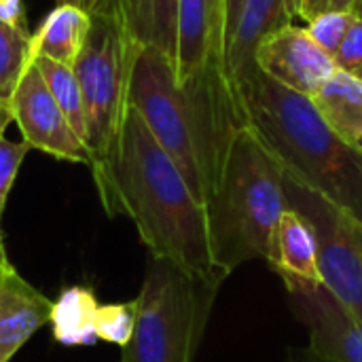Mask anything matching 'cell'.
<instances>
[{
  "instance_id": "cell-18",
  "label": "cell",
  "mask_w": 362,
  "mask_h": 362,
  "mask_svg": "<svg viewBox=\"0 0 362 362\" xmlns=\"http://www.w3.org/2000/svg\"><path fill=\"white\" fill-rule=\"evenodd\" d=\"M100 303L85 286L66 288L53 303L51 327L53 335L64 346H89L95 337V318Z\"/></svg>"
},
{
  "instance_id": "cell-21",
  "label": "cell",
  "mask_w": 362,
  "mask_h": 362,
  "mask_svg": "<svg viewBox=\"0 0 362 362\" xmlns=\"http://www.w3.org/2000/svg\"><path fill=\"white\" fill-rule=\"evenodd\" d=\"M136 322V299L129 303L100 305L95 318V337L123 348L134 331Z\"/></svg>"
},
{
  "instance_id": "cell-13",
  "label": "cell",
  "mask_w": 362,
  "mask_h": 362,
  "mask_svg": "<svg viewBox=\"0 0 362 362\" xmlns=\"http://www.w3.org/2000/svg\"><path fill=\"white\" fill-rule=\"evenodd\" d=\"M267 263L284 284H320L314 229L310 221L291 206L274 229Z\"/></svg>"
},
{
  "instance_id": "cell-24",
  "label": "cell",
  "mask_w": 362,
  "mask_h": 362,
  "mask_svg": "<svg viewBox=\"0 0 362 362\" xmlns=\"http://www.w3.org/2000/svg\"><path fill=\"white\" fill-rule=\"evenodd\" d=\"M335 68L344 72H356L362 66V8H354V19L348 28L344 42L339 45L337 53L333 55Z\"/></svg>"
},
{
  "instance_id": "cell-33",
  "label": "cell",
  "mask_w": 362,
  "mask_h": 362,
  "mask_svg": "<svg viewBox=\"0 0 362 362\" xmlns=\"http://www.w3.org/2000/svg\"><path fill=\"white\" fill-rule=\"evenodd\" d=\"M356 6H361L362 8V0H358V4H356Z\"/></svg>"
},
{
  "instance_id": "cell-28",
  "label": "cell",
  "mask_w": 362,
  "mask_h": 362,
  "mask_svg": "<svg viewBox=\"0 0 362 362\" xmlns=\"http://www.w3.org/2000/svg\"><path fill=\"white\" fill-rule=\"evenodd\" d=\"M358 0H327V11H354Z\"/></svg>"
},
{
  "instance_id": "cell-29",
  "label": "cell",
  "mask_w": 362,
  "mask_h": 362,
  "mask_svg": "<svg viewBox=\"0 0 362 362\" xmlns=\"http://www.w3.org/2000/svg\"><path fill=\"white\" fill-rule=\"evenodd\" d=\"M55 2H57V6H62V4H70V6H76V8L87 11V6H89V2H91V0H55Z\"/></svg>"
},
{
  "instance_id": "cell-26",
  "label": "cell",
  "mask_w": 362,
  "mask_h": 362,
  "mask_svg": "<svg viewBox=\"0 0 362 362\" xmlns=\"http://www.w3.org/2000/svg\"><path fill=\"white\" fill-rule=\"evenodd\" d=\"M327 11V0H301V13L299 17L303 21H310L312 17L320 15Z\"/></svg>"
},
{
  "instance_id": "cell-16",
  "label": "cell",
  "mask_w": 362,
  "mask_h": 362,
  "mask_svg": "<svg viewBox=\"0 0 362 362\" xmlns=\"http://www.w3.org/2000/svg\"><path fill=\"white\" fill-rule=\"evenodd\" d=\"M129 36L138 47H153L176 62L178 0H121Z\"/></svg>"
},
{
  "instance_id": "cell-12",
  "label": "cell",
  "mask_w": 362,
  "mask_h": 362,
  "mask_svg": "<svg viewBox=\"0 0 362 362\" xmlns=\"http://www.w3.org/2000/svg\"><path fill=\"white\" fill-rule=\"evenodd\" d=\"M214 55L227 59L223 0H178V42L174 74L182 83Z\"/></svg>"
},
{
  "instance_id": "cell-5",
  "label": "cell",
  "mask_w": 362,
  "mask_h": 362,
  "mask_svg": "<svg viewBox=\"0 0 362 362\" xmlns=\"http://www.w3.org/2000/svg\"><path fill=\"white\" fill-rule=\"evenodd\" d=\"M223 280L197 278L165 259L148 257L121 362H193Z\"/></svg>"
},
{
  "instance_id": "cell-27",
  "label": "cell",
  "mask_w": 362,
  "mask_h": 362,
  "mask_svg": "<svg viewBox=\"0 0 362 362\" xmlns=\"http://www.w3.org/2000/svg\"><path fill=\"white\" fill-rule=\"evenodd\" d=\"M13 121V112H11V100H2L0 98V136L4 134L6 125Z\"/></svg>"
},
{
  "instance_id": "cell-31",
  "label": "cell",
  "mask_w": 362,
  "mask_h": 362,
  "mask_svg": "<svg viewBox=\"0 0 362 362\" xmlns=\"http://www.w3.org/2000/svg\"><path fill=\"white\" fill-rule=\"evenodd\" d=\"M354 146H356V148H358V151L362 153V136L358 138V140H356V142H354Z\"/></svg>"
},
{
  "instance_id": "cell-10",
  "label": "cell",
  "mask_w": 362,
  "mask_h": 362,
  "mask_svg": "<svg viewBox=\"0 0 362 362\" xmlns=\"http://www.w3.org/2000/svg\"><path fill=\"white\" fill-rule=\"evenodd\" d=\"M310 346L327 362H362V325L327 293L322 284H284Z\"/></svg>"
},
{
  "instance_id": "cell-14",
  "label": "cell",
  "mask_w": 362,
  "mask_h": 362,
  "mask_svg": "<svg viewBox=\"0 0 362 362\" xmlns=\"http://www.w3.org/2000/svg\"><path fill=\"white\" fill-rule=\"evenodd\" d=\"M295 15L291 13L288 0H246L240 21L235 25L231 45L227 49V68L233 81H242L244 76L252 74L257 70L255 53L259 42L293 23Z\"/></svg>"
},
{
  "instance_id": "cell-23",
  "label": "cell",
  "mask_w": 362,
  "mask_h": 362,
  "mask_svg": "<svg viewBox=\"0 0 362 362\" xmlns=\"http://www.w3.org/2000/svg\"><path fill=\"white\" fill-rule=\"evenodd\" d=\"M352 19H354V11H331L329 8V11L312 17L308 21L305 30L318 42V47L333 57L348 34Z\"/></svg>"
},
{
  "instance_id": "cell-2",
  "label": "cell",
  "mask_w": 362,
  "mask_h": 362,
  "mask_svg": "<svg viewBox=\"0 0 362 362\" xmlns=\"http://www.w3.org/2000/svg\"><path fill=\"white\" fill-rule=\"evenodd\" d=\"M91 174L106 212L132 218L151 257L197 278H227L212 263L206 208L134 108Z\"/></svg>"
},
{
  "instance_id": "cell-25",
  "label": "cell",
  "mask_w": 362,
  "mask_h": 362,
  "mask_svg": "<svg viewBox=\"0 0 362 362\" xmlns=\"http://www.w3.org/2000/svg\"><path fill=\"white\" fill-rule=\"evenodd\" d=\"M0 21L15 25L19 30H28L25 28V11H23V2L21 0H0Z\"/></svg>"
},
{
  "instance_id": "cell-22",
  "label": "cell",
  "mask_w": 362,
  "mask_h": 362,
  "mask_svg": "<svg viewBox=\"0 0 362 362\" xmlns=\"http://www.w3.org/2000/svg\"><path fill=\"white\" fill-rule=\"evenodd\" d=\"M30 148L32 146L28 142H11L4 136H0V267L8 265V257L4 250V235H2V214L11 187Z\"/></svg>"
},
{
  "instance_id": "cell-15",
  "label": "cell",
  "mask_w": 362,
  "mask_h": 362,
  "mask_svg": "<svg viewBox=\"0 0 362 362\" xmlns=\"http://www.w3.org/2000/svg\"><path fill=\"white\" fill-rule=\"evenodd\" d=\"M325 123L344 140L356 142L362 136V81L344 70H335L312 95Z\"/></svg>"
},
{
  "instance_id": "cell-3",
  "label": "cell",
  "mask_w": 362,
  "mask_h": 362,
  "mask_svg": "<svg viewBox=\"0 0 362 362\" xmlns=\"http://www.w3.org/2000/svg\"><path fill=\"white\" fill-rule=\"evenodd\" d=\"M235 85L246 123L284 176L362 221V153L325 123L312 98L278 85L259 68Z\"/></svg>"
},
{
  "instance_id": "cell-6",
  "label": "cell",
  "mask_w": 362,
  "mask_h": 362,
  "mask_svg": "<svg viewBox=\"0 0 362 362\" xmlns=\"http://www.w3.org/2000/svg\"><path fill=\"white\" fill-rule=\"evenodd\" d=\"M89 25L72 66L87 115L93 163L108 155L127 112V91L138 45L129 36L121 0H91ZM91 163V165H93Z\"/></svg>"
},
{
  "instance_id": "cell-17",
  "label": "cell",
  "mask_w": 362,
  "mask_h": 362,
  "mask_svg": "<svg viewBox=\"0 0 362 362\" xmlns=\"http://www.w3.org/2000/svg\"><path fill=\"white\" fill-rule=\"evenodd\" d=\"M89 15L83 8L62 4L55 6L36 34H32V57H47L64 66H74L83 47Z\"/></svg>"
},
{
  "instance_id": "cell-19",
  "label": "cell",
  "mask_w": 362,
  "mask_h": 362,
  "mask_svg": "<svg viewBox=\"0 0 362 362\" xmlns=\"http://www.w3.org/2000/svg\"><path fill=\"white\" fill-rule=\"evenodd\" d=\"M32 62L38 66L51 95L55 98L57 106L66 115L68 123L76 132V136L87 144V115H85V102L78 87V81L74 76V70L70 66L57 64L47 57H32ZM93 161V159H91Z\"/></svg>"
},
{
  "instance_id": "cell-7",
  "label": "cell",
  "mask_w": 362,
  "mask_h": 362,
  "mask_svg": "<svg viewBox=\"0 0 362 362\" xmlns=\"http://www.w3.org/2000/svg\"><path fill=\"white\" fill-rule=\"evenodd\" d=\"M284 191L288 206L314 229L320 284L362 325V221L286 176Z\"/></svg>"
},
{
  "instance_id": "cell-20",
  "label": "cell",
  "mask_w": 362,
  "mask_h": 362,
  "mask_svg": "<svg viewBox=\"0 0 362 362\" xmlns=\"http://www.w3.org/2000/svg\"><path fill=\"white\" fill-rule=\"evenodd\" d=\"M32 62V34L0 21V98L11 100L15 85Z\"/></svg>"
},
{
  "instance_id": "cell-11",
  "label": "cell",
  "mask_w": 362,
  "mask_h": 362,
  "mask_svg": "<svg viewBox=\"0 0 362 362\" xmlns=\"http://www.w3.org/2000/svg\"><path fill=\"white\" fill-rule=\"evenodd\" d=\"M53 301L21 278L8 263L0 267V362L11 358L47 322Z\"/></svg>"
},
{
  "instance_id": "cell-9",
  "label": "cell",
  "mask_w": 362,
  "mask_h": 362,
  "mask_svg": "<svg viewBox=\"0 0 362 362\" xmlns=\"http://www.w3.org/2000/svg\"><path fill=\"white\" fill-rule=\"evenodd\" d=\"M255 64L267 78L308 98L337 70L333 57L318 47L310 32L293 23L267 34L259 42Z\"/></svg>"
},
{
  "instance_id": "cell-1",
  "label": "cell",
  "mask_w": 362,
  "mask_h": 362,
  "mask_svg": "<svg viewBox=\"0 0 362 362\" xmlns=\"http://www.w3.org/2000/svg\"><path fill=\"white\" fill-rule=\"evenodd\" d=\"M127 106L142 117L195 199L206 206L218 187L235 134L248 125L227 59L214 55L178 83L168 55L140 47L132 66Z\"/></svg>"
},
{
  "instance_id": "cell-30",
  "label": "cell",
  "mask_w": 362,
  "mask_h": 362,
  "mask_svg": "<svg viewBox=\"0 0 362 362\" xmlns=\"http://www.w3.org/2000/svg\"><path fill=\"white\" fill-rule=\"evenodd\" d=\"M288 6H291V13L295 17H299V13H301V0H288Z\"/></svg>"
},
{
  "instance_id": "cell-4",
  "label": "cell",
  "mask_w": 362,
  "mask_h": 362,
  "mask_svg": "<svg viewBox=\"0 0 362 362\" xmlns=\"http://www.w3.org/2000/svg\"><path fill=\"white\" fill-rule=\"evenodd\" d=\"M204 208L216 269L229 276L244 263H267L272 235L288 199L284 172L250 125L235 134L218 187Z\"/></svg>"
},
{
  "instance_id": "cell-8",
  "label": "cell",
  "mask_w": 362,
  "mask_h": 362,
  "mask_svg": "<svg viewBox=\"0 0 362 362\" xmlns=\"http://www.w3.org/2000/svg\"><path fill=\"white\" fill-rule=\"evenodd\" d=\"M13 121L21 129L23 142L51 157L85 163L91 168V153L76 136L66 115L51 95L38 66L28 64L11 95Z\"/></svg>"
},
{
  "instance_id": "cell-32",
  "label": "cell",
  "mask_w": 362,
  "mask_h": 362,
  "mask_svg": "<svg viewBox=\"0 0 362 362\" xmlns=\"http://www.w3.org/2000/svg\"><path fill=\"white\" fill-rule=\"evenodd\" d=\"M354 74H356V76H358V78H361V81H362V66H361V68H358V70H356V72H354Z\"/></svg>"
}]
</instances>
